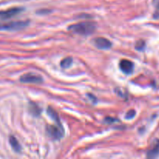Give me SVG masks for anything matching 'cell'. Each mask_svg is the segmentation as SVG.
Masks as SVG:
<instances>
[{
    "mask_svg": "<svg viewBox=\"0 0 159 159\" xmlns=\"http://www.w3.org/2000/svg\"><path fill=\"white\" fill-rule=\"evenodd\" d=\"M95 29L96 25L91 22H82L71 25L68 27V30L80 35H89L94 32Z\"/></svg>",
    "mask_w": 159,
    "mask_h": 159,
    "instance_id": "6da1fadb",
    "label": "cell"
},
{
    "mask_svg": "<svg viewBox=\"0 0 159 159\" xmlns=\"http://www.w3.org/2000/svg\"><path fill=\"white\" fill-rule=\"evenodd\" d=\"M28 21H15L0 23V30H18L28 26Z\"/></svg>",
    "mask_w": 159,
    "mask_h": 159,
    "instance_id": "7a4b0ae2",
    "label": "cell"
},
{
    "mask_svg": "<svg viewBox=\"0 0 159 159\" xmlns=\"http://www.w3.org/2000/svg\"><path fill=\"white\" fill-rule=\"evenodd\" d=\"M47 131L50 137L55 140H59L63 137V128L61 125L57 124V126L54 125H49L47 127Z\"/></svg>",
    "mask_w": 159,
    "mask_h": 159,
    "instance_id": "3957f363",
    "label": "cell"
},
{
    "mask_svg": "<svg viewBox=\"0 0 159 159\" xmlns=\"http://www.w3.org/2000/svg\"><path fill=\"white\" fill-rule=\"evenodd\" d=\"M20 82L23 83H31V84H40L43 82V79L39 75L34 74V73H26L22 75L20 79Z\"/></svg>",
    "mask_w": 159,
    "mask_h": 159,
    "instance_id": "277c9868",
    "label": "cell"
},
{
    "mask_svg": "<svg viewBox=\"0 0 159 159\" xmlns=\"http://www.w3.org/2000/svg\"><path fill=\"white\" fill-rule=\"evenodd\" d=\"M22 11H23V8L20 7H14L6 9V10H1L0 11V20H5L12 18L20 13Z\"/></svg>",
    "mask_w": 159,
    "mask_h": 159,
    "instance_id": "5b68a950",
    "label": "cell"
},
{
    "mask_svg": "<svg viewBox=\"0 0 159 159\" xmlns=\"http://www.w3.org/2000/svg\"><path fill=\"white\" fill-rule=\"evenodd\" d=\"M93 43L95 46L99 49H109L112 46L111 42L108 39L104 38V37H96L93 40Z\"/></svg>",
    "mask_w": 159,
    "mask_h": 159,
    "instance_id": "8992f818",
    "label": "cell"
},
{
    "mask_svg": "<svg viewBox=\"0 0 159 159\" xmlns=\"http://www.w3.org/2000/svg\"><path fill=\"white\" fill-rule=\"evenodd\" d=\"M134 63L127 59H122L120 62V68L125 74H130L134 70Z\"/></svg>",
    "mask_w": 159,
    "mask_h": 159,
    "instance_id": "52a82bcc",
    "label": "cell"
},
{
    "mask_svg": "<svg viewBox=\"0 0 159 159\" xmlns=\"http://www.w3.org/2000/svg\"><path fill=\"white\" fill-rule=\"evenodd\" d=\"M159 155V140H157L154 144L152 148L148 152V158H156Z\"/></svg>",
    "mask_w": 159,
    "mask_h": 159,
    "instance_id": "ba28073f",
    "label": "cell"
},
{
    "mask_svg": "<svg viewBox=\"0 0 159 159\" xmlns=\"http://www.w3.org/2000/svg\"><path fill=\"white\" fill-rule=\"evenodd\" d=\"M9 144H10L13 151H15L16 152H20L21 151V146H20L19 141H17V139L14 136L9 137Z\"/></svg>",
    "mask_w": 159,
    "mask_h": 159,
    "instance_id": "9c48e42d",
    "label": "cell"
},
{
    "mask_svg": "<svg viewBox=\"0 0 159 159\" xmlns=\"http://www.w3.org/2000/svg\"><path fill=\"white\" fill-rule=\"evenodd\" d=\"M48 115H49V116H51V117L52 118V119L54 120L55 121L56 123H57V124H61L60 120H59L58 115L57 114V113H56V112L54 111V110H53L52 108H51V107H48Z\"/></svg>",
    "mask_w": 159,
    "mask_h": 159,
    "instance_id": "30bf717a",
    "label": "cell"
},
{
    "mask_svg": "<svg viewBox=\"0 0 159 159\" xmlns=\"http://www.w3.org/2000/svg\"><path fill=\"white\" fill-rule=\"evenodd\" d=\"M71 64H72V58L70 57H66V58L63 59L62 61L61 62V66L64 68H66L71 66Z\"/></svg>",
    "mask_w": 159,
    "mask_h": 159,
    "instance_id": "8fae6325",
    "label": "cell"
},
{
    "mask_svg": "<svg viewBox=\"0 0 159 159\" xmlns=\"http://www.w3.org/2000/svg\"><path fill=\"white\" fill-rule=\"evenodd\" d=\"M153 5L155 6V13L154 18L159 19V0H153Z\"/></svg>",
    "mask_w": 159,
    "mask_h": 159,
    "instance_id": "7c38bea8",
    "label": "cell"
},
{
    "mask_svg": "<svg viewBox=\"0 0 159 159\" xmlns=\"http://www.w3.org/2000/svg\"><path fill=\"white\" fill-rule=\"evenodd\" d=\"M144 47H145V43H144V40H138L135 45V48L138 51H142Z\"/></svg>",
    "mask_w": 159,
    "mask_h": 159,
    "instance_id": "4fadbf2b",
    "label": "cell"
},
{
    "mask_svg": "<svg viewBox=\"0 0 159 159\" xmlns=\"http://www.w3.org/2000/svg\"><path fill=\"white\" fill-rule=\"evenodd\" d=\"M134 116H135L134 110H130V111L127 113V115H126V118H127V119H131V118H133Z\"/></svg>",
    "mask_w": 159,
    "mask_h": 159,
    "instance_id": "5bb4252c",
    "label": "cell"
}]
</instances>
